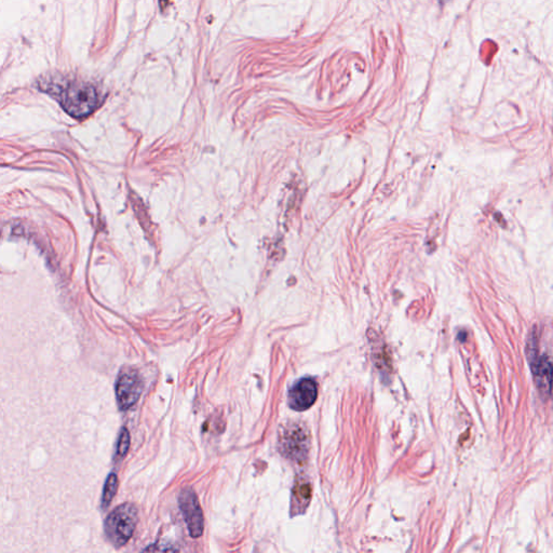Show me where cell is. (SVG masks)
Returning <instances> with one entry per match:
<instances>
[{
	"instance_id": "1",
	"label": "cell",
	"mask_w": 553,
	"mask_h": 553,
	"mask_svg": "<svg viewBox=\"0 0 553 553\" xmlns=\"http://www.w3.org/2000/svg\"><path fill=\"white\" fill-rule=\"evenodd\" d=\"M40 89L56 97L63 110L72 117H87L100 104V95L92 84L77 82L62 84L42 82Z\"/></svg>"
},
{
	"instance_id": "2",
	"label": "cell",
	"mask_w": 553,
	"mask_h": 553,
	"mask_svg": "<svg viewBox=\"0 0 553 553\" xmlns=\"http://www.w3.org/2000/svg\"><path fill=\"white\" fill-rule=\"evenodd\" d=\"M138 521V509L132 504H123L112 510L105 521V533L112 545L120 548L130 541Z\"/></svg>"
},
{
	"instance_id": "3",
	"label": "cell",
	"mask_w": 553,
	"mask_h": 553,
	"mask_svg": "<svg viewBox=\"0 0 553 553\" xmlns=\"http://www.w3.org/2000/svg\"><path fill=\"white\" fill-rule=\"evenodd\" d=\"M279 449L286 458L296 463L304 462L309 451L308 431L297 423L283 426L279 434Z\"/></svg>"
},
{
	"instance_id": "4",
	"label": "cell",
	"mask_w": 553,
	"mask_h": 553,
	"mask_svg": "<svg viewBox=\"0 0 553 553\" xmlns=\"http://www.w3.org/2000/svg\"><path fill=\"white\" fill-rule=\"evenodd\" d=\"M143 393V380L140 373L125 367L119 373L116 382V398L120 410H127L136 406Z\"/></svg>"
},
{
	"instance_id": "5",
	"label": "cell",
	"mask_w": 553,
	"mask_h": 553,
	"mask_svg": "<svg viewBox=\"0 0 553 553\" xmlns=\"http://www.w3.org/2000/svg\"><path fill=\"white\" fill-rule=\"evenodd\" d=\"M179 506L191 537L199 538L204 533V517L198 496L191 487L181 491Z\"/></svg>"
},
{
	"instance_id": "6",
	"label": "cell",
	"mask_w": 553,
	"mask_h": 553,
	"mask_svg": "<svg viewBox=\"0 0 553 553\" xmlns=\"http://www.w3.org/2000/svg\"><path fill=\"white\" fill-rule=\"evenodd\" d=\"M318 398V385L314 378H305L296 382L288 391V406L296 412H303L314 406Z\"/></svg>"
},
{
	"instance_id": "7",
	"label": "cell",
	"mask_w": 553,
	"mask_h": 553,
	"mask_svg": "<svg viewBox=\"0 0 553 553\" xmlns=\"http://www.w3.org/2000/svg\"><path fill=\"white\" fill-rule=\"evenodd\" d=\"M535 376V382L538 389L545 397L550 395L551 378H552V365L550 359L547 356L532 358L528 360Z\"/></svg>"
},
{
	"instance_id": "8",
	"label": "cell",
	"mask_w": 553,
	"mask_h": 553,
	"mask_svg": "<svg viewBox=\"0 0 553 553\" xmlns=\"http://www.w3.org/2000/svg\"><path fill=\"white\" fill-rule=\"evenodd\" d=\"M311 500V487L306 480L299 479L296 481L292 490L291 500V515H302L309 506Z\"/></svg>"
},
{
	"instance_id": "9",
	"label": "cell",
	"mask_w": 553,
	"mask_h": 553,
	"mask_svg": "<svg viewBox=\"0 0 553 553\" xmlns=\"http://www.w3.org/2000/svg\"><path fill=\"white\" fill-rule=\"evenodd\" d=\"M118 490V478L115 474H110L108 480L105 482L104 491L102 496V507L108 508L112 502V498L115 497Z\"/></svg>"
},
{
	"instance_id": "10",
	"label": "cell",
	"mask_w": 553,
	"mask_h": 553,
	"mask_svg": "<svg viewBox=\"0 0 553 553\" xmlns=\"http://www.w3.org/2000/svg\"><path fill=\"white\" fill-rule=\"evenodd\" d=\"M131 438L127 428L121 429L118 438L117 451L116 456L117 458L123 459L127 455V451L130 449Z\"/></svg>"
},
{
	"instance_id": "11",
	"label": "cell",
	"mask_w": 553,
	"mask_h": 553,
	"mask_svg": "<svg viewBox=\"0 0 553 553\" xmlns=\"http://www.w3.org/2000/svg\"><path fill=\"white\" fill-rule=\"evenodd\" d=\"M439 1H440V3H442V5H443V3H445L446 1H449V0H439Z\"/></svg>"
}]
</instances>
